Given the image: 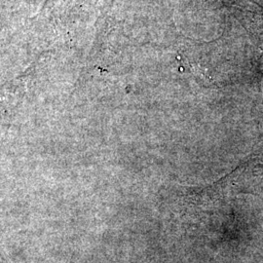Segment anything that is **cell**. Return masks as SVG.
I'll return each instance as SVG.
<instances>
[{
	"label": "cell",
	"mask_w": 263,
	"mask_h": 263,
	"mask_svg": "<svg viewBox=\"0 0 263 263\" xmlns=\"http://www.w3.org/2000/svg\"><path fill=\"white\" fill-rule=\"evenodd\" d=\"M238 19L260 44H263V7L254 3L238 9Z\"/></svg>",
	"instance_id": "6da1fadb"
}]
</instances>
